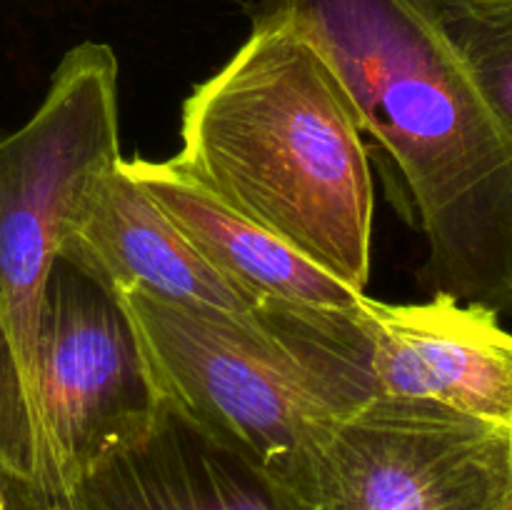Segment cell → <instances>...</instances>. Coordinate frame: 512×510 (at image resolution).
Segmentation results:
<instances>
[{
    "label": "cell",
    "instance_id": "6da1fadb",
    "mask_svg": "<svg viewBox=\"0 0 512 510\" xmlns=\"http://www.w3.org/2000/svg\"><path fill=\"white\" fill-rule=\"evenodd\" d=\"M253 20L303 35L345 85L418 215L423 288L512 318V135L438 0H260Z\"/></svg>",
    "mask_w": 512,
    "mask_h": 510
},
{
    "label": "cell",
    "instance_id": "7a4b0ae2",
    "mask_svg": "<svg viewBox=\"0 0 512 510\" xmlns=\"http://www.w3.org/2000/svg\"><path fill=\"white\" fill-rule=\"evenodd\" d=\"M170 163L365 293L375 190L363 125L328 60L293 28L253 20L233 58L185 98Z\"/></svg>",
    "mask_w": 512,
    "mask_h": 510
},
{
    "label": "cell",
    "instance_id": "3957f363",
    "mask_svg": "<svg viewBox=\"0 0 512 510\" xmlns=\"http://www.w3.org/2000/svg\"><path fill=\"white\" fill-rule=\"evenodd\" d=\"M120 158L118 58L88 40L60 58L35 113L0 133V480L10 510H65L40 410V320L65 235Z\"/></svg>",
    "mask_w": 512,
    "mask_h": 510
},
{
    "label": "cell",
    "instance_id": "277c9868",
    "mask_svg": "<svg viewBox=\"0 0 512 510\" xmlns=\"http://www.w3.org/2000/svg\"><path fill=\"white\" fill-rule=\"evenodd\" d=\"M118 300L160 400L270 478L373 395L355 308L230 315L143 290Z\"/></svg>",
    "mask_w": 512,
    "mask_h": 510
},
{
    "label": "cell",
    "instance_id": "5b68a950",
    "mask_svg": "<svg viewBox=\"0 0 512 510\" xmlns=\"http://www.w3.org/2000/svg\"><path fill=\"white\" fill-rule=\"evenodd\" d=\"M273 483L300 510H505L512 428L425 400L370 395Z\"/></svg>",
    "mask_w": 512,
    "mask_h": 510
},
{
    "label": "cell",
    "instance_id": "8992f818",
    "mask_svg": "<svg viewBox=\"0 0 512 510\" xmlns=\"http://www.w3.org/2000/svg\"><path fill=\"white\" fill-rule=\"evenodd\" d=\"M38 385L55 495L73 510L75 483L153 425L160 395L118 295L60 255L45 290Z\"/></svg>",
    "mask_w": 512,
    "mask_h": 510
},
{
    "label": "cell",
    "instance_id": "52a82bcc",
    "mask_svg": "<svg viewBox=\"0 0 512 510\" xmlns=\"http://www.w3.org/2000/svg\"><path fill=\"white\" fill-rule=\"evenodd\" d=\"M480 305L363 295L355 323L373 395L425 400L512 428V333Z\"/></svg>",
    "mask_w": 512,
    "mask_h": 510
},
{
    "label": "cell",
    "instance_id": "ba28073f",
    "mask_svg": "<svg viewBox=\"0 0 512 510\" xmlns=\"http://www.w3.org/2000/svg\"><path fill=\"white\" fill-rule=\"evenodd\" d=\"M60 258L113 295L143 290L170 303L255 315L265 303L220 275L125 173L123 158L90 190Z\"/></svg>",
    "mask_w": 512,
    "mask_h": 510
},
{
    "label": "cell",
    "instance_id": "9c48e42d",
    "mask_svg": "<svg viewBox=\"0 0 512 510\" xmlns=\"http://www.w3.org/2000/svg\"><path fill=\"white\" fill-rule=\"evenodd\" d=\"M73 510H300L265 470L160 400L153 425L73 488Z\"/></svg>",
    "mask_w": 512,
    "mask_h": 510
},
{
    "label": "cell",
    "instance_id": "30bf717a",
    "mask_svg": "<svg viewBox=\"0 0 512 510\" xmlns=\"http://www.w3.org/2000/svg\"><path fill=\"white\" fill-rule=\"evenodd\" d=\"M123 168L220 275L260 303L350 310L365 295L305 260L268 230L225 208L170 160L123 158Z\"/></svg>",
    "mask_w": 512,
    "mask_h": 510
},
{
    "label": "cell",
    "instance_id": "8fae6325",
    "mask_svg": "<svg viewBox=\"0 0 512 510\" xmlns=\"http://www.w3.org/2000/svg\"><path fill=\"white\" fill-rule=\"evenodd\" d=\"M438 10L450 43L512 135V0H438Z\"/></svg>",
    "mask_w": 512,
    "mask_h": 510
},
{
    "label": "cell",
    "instance_id": "7c38bea8",
    "mask_svg": "<svg viewBox=\"0 0 512 510\" xmlns=\"http://www.w3.org/2000/svg\"><path fill=\"white\" fill-rule=\"evenodd\" d=\"M0 510H10V500H8V490H5L3 480H0Z\"/></svg>",
    "mask_w": 512,
    "mask_h": 510
},
{
    "label": "cell",
    "instance_id": "4fadbf2b",
    "mask_svg": "<svg viewBox=\"0 0 512 510\" xmlns=\"http://www.w3.org/2000/svg\"><path fill=\"white\" fill-rule=\"evenodd\" d=\"M505 510H512V503H510V505H508V508H505Z\"/></svg>",
    "mask_w": 512,
    "mask_h": 510
}]
</instances>
